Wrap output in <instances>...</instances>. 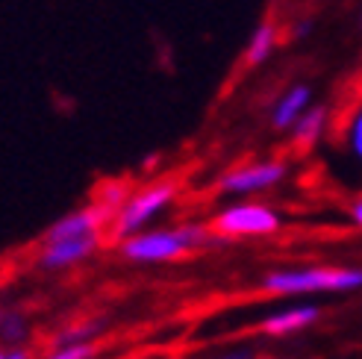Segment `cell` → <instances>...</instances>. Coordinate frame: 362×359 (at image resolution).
<instances>
[{
	"label": "cell",
	"instance_id": "cell-1",
	"mask_svg": "<svg viewBox=\"0 0 362 359\" xmlns=\"http://www.w3.org/2000/svg\"><path fill=\"white\" fill-rule=\"evenodd\" d=\"M209 242L204 227H180V230H151L121 242V257L133 262H171Z\"/></svg>",
	"mask_w": 362,
	"mask_h": 359
},
{
	"label": "cell",
	"instance_id": "cell-2",
	"mask_svg": "<svg viewBox=\"0 0 362 359\" xmlns=\"http://www.w3.org/2000/svg\"><path fill=\"white\" fill-rule=\"evenodd\" d=\"M262 289L271 295H310V292H354L362 289V268H295L274 271L262 280Z\"/></svg>",
	"mask_w": 362,
	"mask_h": 359
},
{
	"label": "cell",
	"instance_id": "cell-3",
	"mask_svg": "<svg viewBox=\"0 0 362 359\" xmlns=\"http://www.w3.org/2000/svg\"><path fill=\"white\" fill-rule=\"evenodd\" d=\"M177 180H156V183L151 186H144L139 192L130 194V201H127L121 206V212L115 215V221L110 227V236L115 242H124V239H130L136 236V233L148 224L151 218H156V215L165 209L174 197H177Z\"/></svg>",
	"mask_w": 362,
	"mask_h": 359
},
{
	"label": "cell",
	"instance_id": "cell-4",
	"mask_svg": "<svg viewBox=\"0 0 362 359\" xmlns=\"http://www.w3.org/2000/svg\"><path fill=\"white\" fill-rule=\"evenodd\" d=\"M280 230V218L274 209L259 204H242L218 212L212 218V233L221 239H242V236H268V233Z\"/></svg>",
	"mask_w": 362,
	"mask_h": 359
},
{
	"label": "cell",
	"instance_id": "cell-5",
	"mask_svg": "<svg viewBox=\"0 0 362 359\" xmlns=\"http://www.w3.org/2000/svg\"><path fill=\"white\" fill-rule=\"evenodd\" d=\"M115 215L98 204H88L83 209H74L53 221L42 242H65V239H83V236H103L106 227H112Z\"/></svg>",
	"mask_w": 362,
	"mask_h": 359
},
{
	"label": "cell",
	"instance_id": "cell-6",
	"mask_svg": "<svg viewBox=\"0 0 362 359\" xmlns=\"http://www.w3.org/2000/svg\"><path fill=\"white\" fill-rule=\"evenodd\" d=\"M286 177V165L283 163H250V165H239L227 171L218 180L221 192H236V194H247V192H259L280 183Z\"/></svg>",
	"mask_w": 362,
	"mask_h": 359
},
{
	"label": "cell",
	"instance_id": "cell-7",
	"mask_svg": "<svg viewBox=\"0 0 362 359\" xmlns=\"http://www.w3.org/2000/svg\"><path fill=\"white\" fill-rule=\"evenodd\" d=\"M100 247V236H83V239H65V242H42L39 265L47 271L71 268L83 259H88Z\"/></svg>",
	"mask_w": 362,
	"mask_h": 359
},
{
	"label": "cell",
	"instance_id": "cell-8",
	"mask_svg": "<svg viewBox=\"0 0 362 359\" xmlns=\"http://www.w3.org/2000/svg\"><path fill=\"white\" fill-rule=\"evenodd\" d=\"M318 307H292V310H283V312H274L259 321V333L265 336H292L303 327H310L318 321Z\"/></svg>",
	"mask_w": 362,
	"mask_h": 359
},
{
	"label": "cell",
	"instance_id": "cell-9",
	"mask_svg": "<svg viewBox=\"0 0 362 359\" xmlns=\"http://www.w3.org/2000/svg\"><path fill=\"white\" fill-rule=\"evenodd\" d=\"M130 194H133V192H130V183H127V180H106V183L98 186L92 204H98V206H103V209H110L112 215H118L121 206L130 201Z\"/></svg>",
	"mask_w": 362,
	"mask_h": 359
},
{
	"label": "cell",
	"instance_id": "cell-10",
	"mask_svg": "<svg viewBox=\"0 0 362 359\" xmlns=\"http://www.w3.org/2000/svg\"><path fill=\"white\" fill-rule=\"evenodd\" d=\"M324 118H327L324 110H313L303 118H298V124H295V148L298 151H306V148L315 145L318 136H321V127H324Z\"/></svg>",
	"mask_w": 362,
	"mask_h": 359
},
{
	"label": "cell",
	"instance_id": "cell-11",
	"mask_svg": "<svg viewBox=\"0 0 362 359\" xmlns=\"http://www.w3.org/2000/svg\"><path fill=\"white\" fill-rule=\"evenodd\" d=\"M306 100H310V88L306 86H298V88H292L283 100H280V106H277V112H274V124L277 127H288L298 115H300V110L306 106Z\"/></svg>",
	"mask_w": 362,
	"mask_h": 359
},
{
	"label": "cell",
	"instance_id": "cell-12",
	"mask_svg": "<svg viewBox=\"0 0 362 359\" xmlns=\"http://www.w3.org/2000/svg\"><path fill=\"white\" fill-rule=\"evenodd\" d=\"M274 39H277L274 24H262L257 33H253L250 47H247V53H245V62H247V65H259V62L268 57V53H271V47H274Z\"/></svg>",
	"mask_w": 362,
	"mask_h": 359
},
{
	"label": "cell",
	"instance_id": "cell-13",
	"mask_svg": "<svg viewBox=\"0 0 362 359\" xmlns=\"http://www.w3.org/2000/svg\"><path fill=\"white\" fill-rule=\"evenodd\" d=\"M103 321H83V324H74L57 336V348H71V345H88L92 339L100 333Z\"/></svg>",
	"mask_w": 362,
	"mask_h": 359
},
{
	"label": "cell",
	"instance_id": "cell-14",
	"mask_svg": "<svg viewBox=\"0 0 362 359\" xmlns=\"http://www.w3.org/2000/svg\"><path fill=\"white\" fill-rule=\"evenodd\" d=\"M27 339V318L21 312H0V342L18 345Z\"/></svg>",
	"mask_w": 362,
	"mask_h": 359
},
{
	"label": "cell",
	"instance_id": "cell-15",
	"mask_svg": "<svg viewBox=\"0 0 362 359\" xmlns=\"http://www.w3.org/2000/svg\"><path fill=\"white\" fill-rule=\"evenodd\" d=\"M95 356V345H71V348H57L53 353L42 356V359H92Z\"/></svg>",
	"mask_w": 362,
	"mask_h": 359
},
{
	"label": "cell",
	"instance_id": "cell-16",
	"mask_svg": "<svg viewBox=\"0 0 362 359\" xmlns=\"http://www.w3.org/2000/svg\"><path fill=\"white\" fill-rule=\"evenodd\" d=\"M351 141H354V151L362 156V112L354 118V127H351Z\"/></svg>",
	"mask_w": 362,
	"mask_h": 359
},
{
	"label": "cell",
	"instance_id": "cell-17",
	"mask_svg": "<svg viewBox=\"0 0 362 359\" xmlns=\"http://www.w3.org/2000/svg\"><path fill=\"white\" fill-rule=\"evenodd\" d=\"M0 359H30V353L24 348H0Z\"/></svg>",
	"mask_w": 362,
	"mask_h": 359
},
{
	"label": "cell",
	"instance_id": "cell-18",
	"mask_svg": "<svg viewBox=\"0 0 362 359\" xmlns=\"http://www.w3.org/2000/svg\"><path fill=\"white\" fill-rule=\"evenodd\" d=\"M351 215H354V221H356V227H362V194L354 201V206H351Z\"/></svg>",
	"mask_w": 362,
	"mask_h": 359
},
{
	"label": "cell",
	"instance_id": "cell-19",
	"mask_svg": "<svg viewBox=\"0 0 362 359\" xmlns=\"http://www.w3.org/2000/svg\"><path fill=\"white\" fill-rule=\"evenodd\" d=\"M215 359H250L247 351H233V353H221V356H215Z\"/></svg>",
	"mask_w": 362,
	"mask_h": 359
}]
</instances>
